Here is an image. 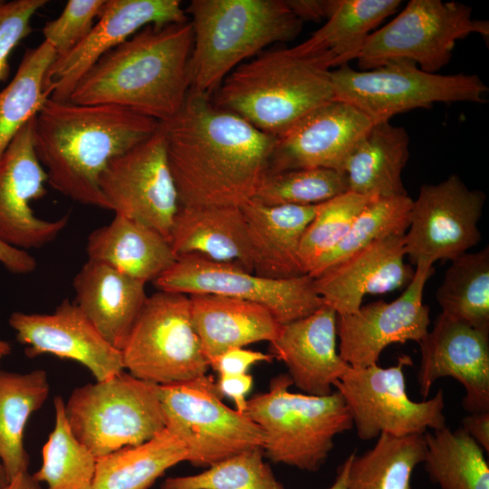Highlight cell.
Masks as SVG:
<instances>
[{"instance_id": "1", "label": "cell", "mask_w": 489, "mask_h": 489, "mask_svg": "<svg viewBox=\"0 0 489 489\" xmlns=\"http://www.w3.org/2000/svg\"><path fill=\"white\" fill-rule=\"evenodd\" d=\"M179 205L241 206L269 173L276 138L190 90L159 122Z\"/></svg>"}, {"instance_id": "2", "label": "cell", "mask_w": 489, "mask_h": 489, "mask_svg": "<svg viewBox=\"0 0 489 489\" xmlns=\"http://www.w3.org/2000/svg\"><path fill=\"white\" fill-rule=\"evenodd\" d=\"M158 126L156 120L121 106L48 98L34 118V143L53 188L75 202L110 210L100 187L101 174Z\"/></svg>"}, {"instance_id": "3", "label": "cell", "mask_w": 489, "mask_h": 489, "mask_svg": "<svg viewBox=\"0 0 489 489\" xmlns=\"http://www.w3.org/2000/svg\"><path fill=\"white\" fill-rule=\"evenodd\" d=\"M192 46L189 20L147 25L104 54L69 101L121 106L165 121L179 111L190 91Z\"/></svg>"}, {"instance_id": "4", "label": "cell", "mask_w": 489, "mask_h": 489, "mask_svg": "<svg viewBox=\"0 0 489 489\" xmlns=\"http://www.w3.org/2000/svg\"><path fill=\"white\" fill-rule=\"evenodd\" d=\"M333 56L291 48L263 51L232 71L213 102L256 129L279 137L307 114L334 100Z\"/></svg>"}, {"instance_id": "5", "label": "cell", "mask_w": 489, "mask_h": 489, "mask_svg": "<svg viewBox=\"0 0 489 489\" xmlns=\"http://www.w3.org/2000/svg\"><path fill=\"white\" fill-rule=\"evenodd\" d=\"M190 90L211 95L244 61L294 39L302 23L286 0H193Z\"/></svg>"}, {"instance_id": "6", "label": "cell", "mask_w": 489, "mask_h": 489, "mask_svg": "<svg viewBox=\"0 0 489 489\" xmlns=\"http://www.w3.org/2000/svg\"><path fill=\"white\" fill-rule=\"evenodd\" d=\"M288 374L272 379L266 392L247 399L244 414L264 436L263 450L272 462L317 472L334 446L336 436L353 427L341 394L293 393Z\"/></svg>"}, {"instance_id": "7", "label": "cell", "mask_w": 489, "mask_h": 489, "mask_svg": "<svg viewBox=\"0 0 489 489\" xmlns=\"http://www.w3.org/2000/svg\"><path fill=\"white\" fill-rule=\"evenodd\" d=\"M64 408L73 436L96 457L142 444L166 428L158 385L124 370L74 388Z\"/></svg>"}, {"instance_id": "8", "label": "cell", "mask_w": 489, "mask_h": 489, "mask_svg": "<svg viewBox=\"0 0 489 489\" xmlns=\"http://www.w3.org/2000/svg\"><path fill=\"white\" fill-rule=\"evenodd\" d=\"M334 100L346 102L372 123L389 121L398 113L435 103L484 102L488 91L475 74L427 72L407 60L388 62L371 70L348 64L331 70Z\"/></svg>"}, {"instance_id": "9", "label": "cell", "mask_w": 489, "mask_h": 489, "mask_svg": "<svg viewBox=\"0 0 489 489\" xmlns=\"http://www.w3.org/2000/svg\"><path fill=\"white\" fill-rule=\"evenodd\" d=\"M120 351L124 369L158 386L194 379L210 368L192 322L189 297L177 292L148 296Z\"/></svg>"}, {"instance_id": "10", "label": "cell", "mask_w": 489, "mask_h": 489, "mask_svg": "<svg viewBox=\"0 0 489 489\" xmlns=\"http://www.w3.org/2000/svg\"><path fill=\"white\" fill-rule=\"evenodd\" d=\"M472 12L458 2L410 0L395 18L369 34L356 57L360 70L407 60L436 73L449 62L458 40L478 34L488 41V22L474 19Z\"/></svg>"}, {"instance_id": "11", "label": "cell", "mask_w": 489, "mask_h": 489, "mask_svg": "<svg viewBox=\"0 0 489 489\" xmlns=\"http://www.w3.org/2000/svg\"><path fill=\"white\" fill-rule=\"evenodd\" d=\"M158 395L166 427L183 443L191 465L208 467L243 451L263 448L260 427L223 403L210 375L158 386Z\"/></svg>"}, {"instance_id": "12", "label": "cell", "mask_w": 489, "mask_h": 489, "mask_svg": "<svg viewBox=\"0 0 489 489\" xmlns=\"http://www.w3.org/2000/svg\"><path fill=\"white\" fill-rule=\"evenodd\" d=\"M411 358L401 355L394 366L378 364L366 368L349 367L333 388L343 397L361 440L381 434L397 437L424 435L446 427L445 398L442 389L420 402L408 396L404 369Z\"/></svg>"}, {"instance_id": "13", "label": "cell", "mask_w": 489, "mask_h": 489, "mask_svg": "<svg viewBox=\"0 0 489 489\" xmlns=\"http://www.w3.org/2000/svg\"><path fill=\"white\" fill-rule=\"evenodd\" d=\"M153 283L158 291L216 294L255 302L268 309L281 324L304 318L323 305L309 274L271 279L197 254L177 256Z\"/></svg>"}, {"instance_id": "14", "label": "cell", "mask_w": 489, "mask_h": 489, "mask_svg": "<svg viewBox=\"0 0 489 489\" xmlns=\"http://www.w3.org/2000/svg\"><path fill=\"white\" fill-rule=\"evenodd\" d=\"M484 202V192L469 189L455 174L437 184L422 185L412 200L404 235L410 262L453 261L476 245Z\"/></svg>"}, {"instance_id": "15", "label": "cell", "mask_w": 489, "mask_h": 489, "mask_svg": "<svg viewBox=\"0 0 489 489\" xmlns=\"http://www.w3.org/2000/svg\"><path fill=\"white\" fill-rule=\"evenodd\" d=\"M100 187L115 215L168 240L180 205L159 126L148 139L109 163Z\"/></svg>"}, {"instance_id": "16", "label": "cell", "mask_w": 489, "mask_h": 489, "mask_svg": "<svg viewBox=\"0 0 489 489\" xmlns=\"http://www.w3.org/2000/svg\"><path fill=\"white\" fill-rule=\"evenodd\" d=\"M433 272V264L419 263L396 300L378 301L361 305L352 313L338 315L339 354L343 361L352 368H366L377 365L383 350L391 344L419 343L430 323L423 292Z\"/></svg>"}, {"instance_id": "17", "label": "cell", "mask_w": 489, "mask_h": 489, "mask_svg": "<svg viewBox=\"0 0 489 489\" xmlns=\"http://www.w3.org/2000/svg\"><path fill=\"white\" fill-rule=\"evenodd\" d=\"M187 20L177 0H106L87 36L51 64L45 74L44 91L53 101H67L79 82L104 54L140 29Z\"/></svg>"}, {"instance_id": "18", "label": "cell", "mask_w": 489, "mask_h": 489, "mask_svg": "<svg viewBox=\"0 0 489 489\" xmlns=\"http://www.w3.org/2000/svg\"><path fill=\"white\" fill-rule=\"evenodd\" d=\"M31 119L0 158V240L22 250L39 248L53 241L66 227L69 216L44 220L30 203L43 197L47 174L34 149Z\"/></svg>"}, {"instance_id": "19", "label": "cell", "mask_w": 489, "mask_h": 489, "mask_svg": "<svg viewBox=\"0 0 489 489\" xmlns=\"http://www.w3.org/2000/svg\"><path fill=\"white\" fill-rule=\"evenodd\" d=\"M419 346L417 380L424 398L435 381L451 377L465 390L462 404L467 412L489 411V331L441 312Z\"/></svg>"}, {"instance_id": "20", "label": "cell", "mask_w": 489, "mask_h": 489, "mask_svg": "<svg viewBox=\"0 0 489 489\" xmlns=\"http://www.w3.org/2000/svg\"><path fill=\"white\" fill-rule=\"evenodd\" d=\"M9 324L28 357L51 354L79 362L96 381L124 370L121 351L100 334L72 302L63 300L48 314L13 312Z\"/></svg>"}, {"instance_id": "21", "label": "cell", "mask_w": 489, "mask_h": 489, "mask_svg": "<svg viewBox=\"0 0 489 489\" xmlns=\"http://www.w3.org/2000/svg\"><path fill=\"white\" fill-rule=\"evenodd\" d=\"M372 124L353 106L332 100L276 138L269 173L299 168L343 173L349 156Z\"/></svg>"}, {"instance_id": "22", "label": "cell", "mask_w": 489, "mask_h": 489, "mask_svg": "<svg viewBox=\"0 0 489 489\" xmlns=\"http://www.w3.org/2000/svg\"><path fill=\"white\" fill-rule=\"evenodd\" d=\"M405 234L380 238L314 277L325 305L338 315L356 312L368 294L408 286L414 271L405 263Z\"/></svg>"}, {"instance_id": "23", "label": "cell", "mask_w": 489, "mask_h": 489, "mask_svg": "<svg viewBox=\"0 0 489 489\" xmlns=\"http://www.w3.org/2000/svg\"><path fill=\"white\" fill-rule=\"evenodd\" d=\"M337 312L323 303L310 315L282 324L272 355L304 394L327 396L350 367L337 350Z\"/></svg>"}, {"instance_id": "24", "label": "cell", "mask_w": 489, "mask_h": 489, "mask_svg": "<svg viewBox=\"0 0 489 489\" xmlns=\"http://www.w3.org/2000/svg\"><path fill=\"white\" fill-rule=\"evenodd\" d=\"M72 285V302L113 348L121 350L147 301L146 283L88 259Z\"/></svg>"}, {"instance_id": "25", "label": "cell", "mask_w": 489, "mask_h": 489, "mask_svg": "<svg viewBox=\"0 0 489 489\" xmlns=\"http://www.w3.org/2000/svg\"><path fill=\"white\" fill-rule=\"evenodd\" d=\"M253 273L271 279L305 274L299 250L317 205L266 206L250 199L241 206Z\"/></svg>"}, {"instance_id": "26", "label": "cell", "mask_w": 489, "mask_h": 489, "mask_svg": "<svg viewBox=\"0 0 489 489\" xmlns=\"http://www.w3.org/2000/svg\"><path fill=\"white\" fill-rule=\"evenodd\" d=\"M168 241L177 256L197 254L253 273L240 206H180Z\"/></svg>"}, {"instance_id": "27", "label": "cell", "mask_w": 489, "mask_h": 489, "mask_svg": "<svg viewBox=\"0 0 489 489\" xmlns=\"http://www.w3.org/2000/svg\"><path fill=\"white\" fill-rule=\"evenodd\" d=\"M187 296L192 322L208 363L231 348L271 343L279 333L282 324L263 305L216 294Z\"/></svg>"}, {"instance_id": "28", "label": "cell", "mask_w": 489, "mask_h": 489, "mask_svg": "<svg viewBox=\"0 0 489 489\" xmlns=\"http://www.w3.org/2000/svg\"><path fill=\"white\" fill-rule=\"evenodd\" d=\"M86 251L88 259L145 283L157 280L177 258L160 233L118 215L90 234Z\"/></svg>"}, {"instance_id": "29", "label": "cell", "mask_w": 489, "mask_h": 489, "mask_svg": "<svg viewBox=\"0 0 489 489\" xmlns=\"http://www.w3.org/2000/svg\"><path fill=\"white\" fill-rule=\"evenodd\" d=\"M409 157L407 130L390 121L373 123L349 156L348 191L381 197L407 196L402 171Z\"/></svg>"}, {"instance_id": "30", "label": "cell", "mask_w": 489, "mask_h": 489, "mask_svg": "<svg viewBox=\"0 0 489 489\" xmlns=\"http://www.w3.org/2000/svg\"><path fill=\"white\" fill-rule=\"evenodd\" d=\"M50 385L45 370L28 373L0 370V463L5 483L28 472L29 455L24 432L29 417L48 398Z\"/></svg>"}, {"instance_id": "31", "label": "cell", "mask_w": 489, "mask_h": 489, "mask_svg": "<svg viewBox=\"0 0 489 489\" xmlns=\"http://www.w3.org/2000/svg\"><path fill=\"white\" fill-rule=\"evenodd\" d=\"M184 461L185 446L166 427L142 444L97 457L91 489H149L168 469Z\"/></svg>"}, {"instance_id": "32", "label": "cell", "mask_w": 489, "mask_h": 489, "mask_svg": "<svg viewBox=\"0 0 489 489\" xmlns=\"http://www.w3.org/2000/svg\"><path fill=\"white\" fill-rule=\"evenodd\" d=\"M400 5L399 0H339L324 25L293 48L301 53H330L332 68L348 64L356 59L371 31Z\"/></svg>"}, {"instance_id": "33", "label": "cell", "mask_w": 489, "mask_h": 489, "mask_svg": "<svg viewBox=\"0 0 489 489\" xmlns=\"http://www.w3.org/2000/svg\"><path fill=\"white\" fill-rule=\"evenodd\" d=\"M423 463L441 489H489V466L483 448L462 428L446 426L426 432Z\"/></svg>"}, {"instance_id": "34", "label": "cell", "mask_w": 489, "mask_h": 489, "mask_svg": "<svg viewBox=\"0 0 489 489\" xmlns=\"http://www.w3.org/2000/svg\"><path fill=\"white\" fill-rule=\"evenodd\" d=\"M425 455L424 435L381 434L364 454H351L348 489H410L414 469Z\"/></svg>"}, {"instance_id": "35", "label": "cell", "mask_w": 489, "mask_h": 489, "mask_svg": "<svg viewBox=\"0 0 489 489\" xmlns=\"http://www.w3.org/2000/svg\"><path fill=\"white\" fill-rule=\"evenodd\" d=\"M436 297L442 313L489 331V248L451 261Z\"/></svg>"}, {"instance_id": "36", "label": "cell", "mask_w": 489, "mask_h": 489, "mask_svg": "<svg viewBox=\"0 0 489 489\" xmlns=\"http://www.w3.org/2000/svg\"><path fill=\"white\" fill-rule=\"evenodd\" d=\"M55 58L54 50L45 41L26 50L14 78L0 91V158L49 98L44 79Z\"/></svg>"}, {"instance_id": "37", "label": "cell", "mask_w": 489, "mask_h": 489, "mask_svg": "<svg viewBox=\"0 0 489 489\" xmlns=\"http://www.w3.org/2000/svg\"><path fill=\"white\" fill-rule=\"evenodd\" d=\"M54 427L43 446V463L33 476L47 489H91L97 457L72 434L64 401L53 399Z\"/></svg>"}, {"instance_id": "38", "label": "cell", "mask_w": 489, "mask_h": 489, "mask_svg": "<svg viewBox=\"0 0 489 489\" xmlns=\"http://www.w3.org/2000/svg\"><path fill=\"white\" fill-rule=\"evenodd\" d=\"M412 198L407 196L371 201L356 217L344 238L322 257L309 273L312 278L371 243L394 234H405L409 225Z\"/></svg>"}, {"instance_id": "39", "label": "cell", "mask_w": 489, "mask_h": 489, "mask_svg": "<svg viewBox=\"0 0 489 489\" xmlns=\"http://www.w3.org/2000/svg\"><path fill=\"white\" fill-rule=\"evenodd\" d=\"M377 197L347 191L317 205L300 244L299 257L305 274L337 246L360 213Z\"/></svg>"}, {"instance_id": "40", "label": "cell", "mask_w": 489, "mask_h": 489, "mask_svg": "<svg viewBox=\"0 0 489 489\" xmlns=\"http://www.w3.org/2000/svg\"><path fill=\"white\" fill-rule=\"evenodd\" d=\"M261 447L218 461L192 475L165 479L160 489H285L264 460Z\"/></svg>"}, {"instance_id": "41", "label": "cell", "mask_w": 489, "mask_h": 489, "mask_svg": "<svg viewBox=\"0 0 489 489\" xmlns=\"http://www.w3.org/2000/svg\"><path fill=\"white\" fill-rule=\"evenodd\" d=\"M348 191L343 173L327 168H299L269 173L254 197L266 206H311Z\"/></svg>"}, {"instance_id": "42", "label": "cell", "mask_w": 489, "mask_h": 489, "mask_svg": "<svg viewBox=\"0 0 489 489\" xmlns=\"http://www.w3.org/2000/svg\"><path fill=\"white\" fill-rule=\"evenodd\" d=\"M105 4L106 0H69L61 14L45 24L43 41L53 47L56 57L71 52L87 36Z\"/></svg>"}, {"instance_id": "43", "label": "cell", "mask_w": 489, "mask_h": 489, "mask_svg": "<svg viewBox=\"0 0 489 489\" xmlns=\"http://www.w3.org/2000/svg\"><path fill=\"white\" fill-rule=\"evenodd\" d=\"M46 0L0 1V82L9 74L14 49L32 32L31 21Z\"/></svg>"}, {"instance_id": "44", "label": "cell", "mask_w": 489, "mask_h": 489, "mask_svg": "<svg viewBox=\"0 0 489 489\" xmlns=\"http://www.w3.org/2000/svg\"><path fill=\"white\" fill-rule=\"evenodd\" d=\"M274 357L244 347L231 348L209 360V367L219 375L245 374L258 362H272Z\"/></svg>"}, {"instance_id": "45", "label": "cell", "mask_w": 489, "mask_h": 489, "mask_svg": "<svg viewBox=\"0 0 489 489\" xmlns=\"http://www.w3.org/2000/svg\"><path fill=\"white\" fill-rule=\"evenodd\" d=\"M253 387V377L248 374L219 375L216 382V388L219 396L231 398L235 410L244 414L246 408V396Z\"/></svg>"}, {"instance_id": "46", "label": "cell", "mask_w": 489, "mask_h": 489, "mask_svg": "<svg viewBox=\"0 0 489 489\" xmlns=\"http://www.w3.org/2000/svg\"><path fill=\"white\" fill-rule=\"evenodd\" d=\"M292 14L302 22H320L328 19L339 0H286Z\"/></svg>"}, {"instance_id": "47", "label": "cell", "mask_w": 489, "mask_h": 489, "mask_svg": "<svg viewBox=\"0 0 489 489\" xmlns=\"http://www.w3.org/2000/svg\"><path fill=\"white\" fill-rule=\"evenodd\" d=\"M0 264L9 272L26 274L34 272L36 260L28 252L11 246L0 240Z\"/></svg>"}, {"instance_id": "48", "label": "cell", "mask_w": 489, "mask_h": 489, "mask_svg": "<svg viewBox=\"0 0 489 489\" xmlns=\"http://www.w3.org/2000/svg\"><path fill=\"white\" fill-rule=\"evenodd\" d=\"M462 428L488 453L489 411L469 414L462 419Z\"/></svg>"}, {"instance_id": "49", "label": "cell", "mask_w": 489, "mask_h": 489, "mask_svg": "<svg viewBox=\"0 0 489 489\" xmlns=\"http://www.w3.org/2000/svg\"><path fill=\"white\" fill-rule=\"evenodd\" d=\"M0 489H43L40 483L28 472L20 473L5 483Z\"/></svg>"}, {"instance_id": "50", "label": "cell", "mask_w": 489, "mask_h": 489, "mask_svg": "<svg viewBox=\"0 0 489 489\" xmlns=\"http://www.w3.org/2000/svg\"><path fill=\"white\" fill-rule=\"evenodd\" d=\"M350 461L351 454L340 466L334 483L328 489H348V473Z\"/></svg>"}, {"instance_id": "51", "label": "cell", "mask_w": 489, "mask_h": 489, "mask_svg": "<svg viewBox=\"0 0 489 489\" xmlns=\"http://www.w3.org/2000/svg\"><path fill=\"white\" fill-rule=\"evenodd\" d=\"M11 350L10 343L0 339V359L8 355L11 352Z\"/></svg>"}, {"instance_id": "52", "label": "cell", "mask_w": 489, "mask_h": 489, "mask_svg": "<svg viewBox=\"0 0 489 489\" xmlns=\"http://www.w3.org/2000/svg\"><path fill=\"white\" fill-rule=\"evenodd\" d=\"M0 480L5 483V472H4L1 463H0Z\"/></svg>"}, {"instance_id": "53", "label": "cell", "mask_w": 489, "mask_h": 489, "mask_svg": "<svg viewBox=\"0 0 489 489\" xmlns=\"http://www.w3.org/2000/svg\"><path fill=\"white\" fill-rule=\"evenodd\" d=\"M4 484H5V483H4L2 480H0V487H1Z\"/></svg>"}]
</instances>
